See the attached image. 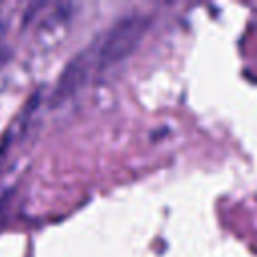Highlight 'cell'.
<instances>
[{
  "label": "cell",
  "mask_w": 257,
  "mask_h": 257,
  "mask_svg": "<svg viewBox=\"0 0 257 257\" xmlns=\"http://www.w3.org/2000/svg\"><path fill=\"white\" fill-rule=\"evenodd\" d=\"M147 24H149V18L145 14H137V12L118 20L108 30V34L104 36V40L98 46V56H96L98 68L124 58L137 46L139 38L145 34Z\"/></svg>",
  "instance_id": "cell-1"
}]
</instances>
